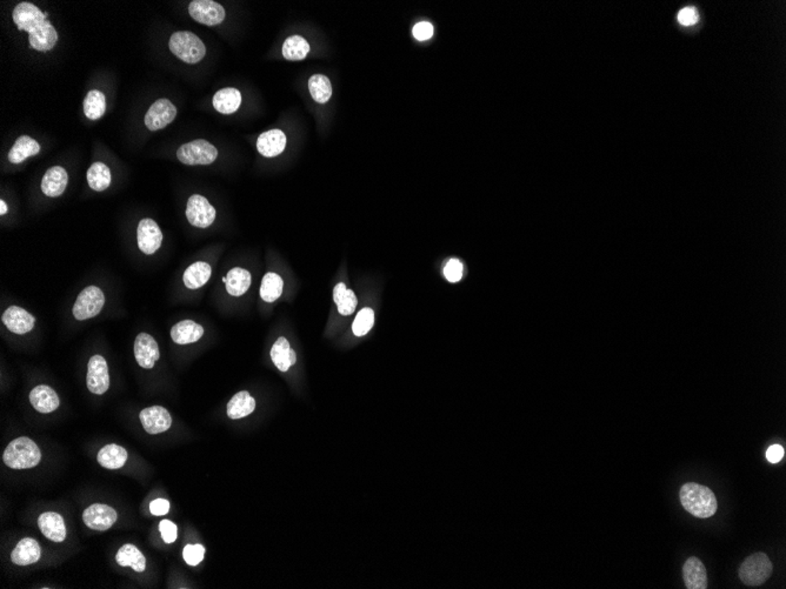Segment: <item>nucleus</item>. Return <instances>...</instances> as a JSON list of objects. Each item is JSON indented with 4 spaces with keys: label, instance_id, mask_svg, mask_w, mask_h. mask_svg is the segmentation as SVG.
<instances>
[{
    "label": "nucleus",
    "instance_id": "f3484780",
    "mask_svg": "<svg viewBox=\"0 0 786 589\" xmlns=\"http://www.w3.org/2000/svg\"><path fill=\"white\" fill-rule=\"evenodd\" d=\"M287 147V135L280 130H270L259 135L257 140V150L262 157L273 158L283 153Z\"/></svg>",
    "mask_w": 786,
    "mask_h": 589
},
{
    "label": "nucleus",
    "instance_id": "393cba45",
    "mask_svg": "<svg viewBox=\"0 0 786 589\" xmlns=\"http://www.w3.org/2000/svg\"><path fill=\"white\" fill-rule=\"evenodd\" d=\"M204 335L203 326L192 320L180 321L171 328V338L178 344H192Z\"/></svg>",
    "mask_w": 786,
    "mask_h": 589
},
{
    "label": "nucleus",
    "instance_id": "473e14b6",
    "mask_svg": "<svg viewBox=\"0 0 786 589\" xmlns=\"http://www.w3.org/2000/svg\"><path fill=\"white\" fill-rule=\"evenodd\" d=\"M87 183L89 186L96 192H103L107 190L111 185V171L103 162H94L87 171Z\"/></svg>",
    "mask_w": 786,
    "mask_h": 589
},
{
    "label": "nucleus",
    "instance_id": "20e7f679",
    "mask_svg": "<svg viewBox=\"0 0 786 589\" xmlns=\"http://www.w3.org/2000/svg\"><path fill=\"white\" fill-rule=\"evenodd\" d=\"M773 562L765 553H755L746 558L738 571L741 583L750 587L760 586L773 574Z\"/></svg>",
    "mask_w": 786,
    "mask_h": 589
},
{
    "label": "nucleus",
    "instance_id": "b1692460",
    "mask_svg": "<svg viewBox=\"0 0 786 589\" xmlns=\"http://www.w3.org/2000/svg\"><path fill=\"white\" fill-rule=\"evenodd\" d=\"M270 354L275 366L282 372H287L297 362L296 352L291 348L290 342L284 337H280L275 342Z\"/></svg>",
    "mask_w": 786,
    "mask_h": 589
},
{
    "label": "nucleus",
    "instance_id": "423d86ee",
    "mask_svg": "<svg viewBox=\"0 0 786 589\" xmlns=\"http://www.w3.org/2000/svg\"><path fill=\"white\" fill-rule=\"evenodd\" d=\"M105 305V296L97 286L84 288L73 305V317L83 321L97 317Z\"/></svg>",
    "mask_w": 786,
    "mask_h": 589
},
{
    "label": "nucleus",
    "instance_id": "39448f33",
    "mask_svg": "<svg viewBox=\"0 0 786 589\" xmlns=\"http://www.w3.org/2000/svg\"><path fill=\"white\" fill-rule=\"evenodd\" d=\"M217 157V148L204 139L184 144L177 151L179 162L189 166L210 165Z\"/></svg>",
    "mask_w": 786,
    "mask_h": 589
},
{
    "label": "nucleus",
    "instance_id": "f03ea898",
    "mask_svg": "<svg viewBox=\"0 0 786 589\" xmlns=\"http://www.w3.org/2000/svg\"><path fill=\"white\" fill-rule=\"evenodd\" d=\"M42 453L38 446L26 437L14 439L5 448L3 460L5 465L13 469H28L40 462Z\"/></svg>",
    "mask_w": 786,
    "mask_h": 589
},
{
    "label": "nucleus",
    "instance_id": "ddd939ff",
    "mask_svg": "<svg viewBox=\"0 0 786 589\" xmlns=\"http://www.w3.org/2000/svg\"><path fill=\"white\" fill-rule=\"evenodd\" d=\"M138 247L143 253L151 255L158 251L162 242V233L158 224L152 219H143L137 228Z\"/></svg>",
    "mask_w": 786,
    "mask_h": 589
},
{
    "label": "nucleus",
    "instance_id": "a878e982",
    "mask_svg": "<svg viewBox=\"0 0 786 589\" xmlns=\"http://www.w3.org/2000/svg\"><path fill=\"white\" fill-rule=\"evenodd\" d=\"M40 152V145L28 135H21L16 140L14 145L11 148L7 160L11 164H21L26 159L33 155H38Z\"/></svg>",
    "mask_w": 786,
    "mask_h": 589
},
{
    "label": "nucleus",
    "instance_id": "9b49d317",
    "mask_svg": "<svg viewBox=\"0 0 786 589\" xmlns=\"http://www.w3.org/2000/svg\"><path fill=\"white\" fill-rule=\"evenodd\" d=\"M177 117V107L169 99H158L148 108L145 126L150 131H159L171 124Z\"/></svg>",
    "mask_w": 786,
    "mask_h": 589
},
{
    "label": "nucleus",
    "instance_id": "f8f14e48",
    "mask_svg": "<svg viewBox=\"0 0 786 589\" xmlns=\"http://www.w3.org/2000/svg\"><path fill=\"white\" fill-rule=\"evenodd\" d=\"M117 512L112 507L94 503L84 510L83 521L87 527L94 531H107L117 521Z\"/></svg>",
    "mask_w": 786,
    "mask_h": 589
},
{
    "label": "nucleus",
    "instance_id": "c03bdc74",
    "mask_svg": "<svg viewBox=\"0 0 786 589\" xmlns=\"http://www.w3.org/2000/svg\"><path fill=\"white\" fill-rule=\"evenodd\" d=\"M677 18H678L680 24L690 26V25L696 24L697 21H698V12H697L694 7H684L680 11Z\"/></svg>",
    "mask_w": 786,
    "mask_h": 589
},
{
    "label": "nucleus",
    "instance_id": "aec40b11",
    "mask_svg": "<svg viewBox=\"0 0 786 589\" xmlns=\"http://www.w3.org/2000/svg\"><path fill=\"white\" fill-rule=\"evenodd\" d=\"M683 578L687 589H707V568L696 556L687 559L683 567Z\"/></svg>",
    "mask_w": 786,
    "mask_h": 589
},
{
    "label": "nucleus",
    "instance_id": "5701e85b",
    "mask_svg": "<svg viewBox=\"0 0 786 589\" xmlns=\"http://www.w3.org/2000/svg\"><path fill=\"white\" fill-rule=\"evenodd\" d=\"M28 42L35 51L46 52L55 47L58 42V33L49 21L40 28L28 33Z\"/></svg>",
    "mask_w": 786,
    "mask_h": 589
},
{
    "label": "nucleus",
    "instance_id": "4468645a",
    "mask_svg": "<svg viewBox=\"0 0 786 589\" xmlns=\"http://www.w3.org/2000/svg\"><path fill=\"white\" fill-rule=\"evenodd\" d=\"M143 427L148 434H160L167 431L172 425V417L166 408L152 406L144 408L139 415Z\"/></svg>",
    "mask_w": 786,
    "mask_h": 589
},
{
    "label": "nucleus",
    "instance_id": "79ce46f5",
    "mask_svg": "<svg viewBox=\"0 0 786 589\" xmlns=\"http://www.w3.org/2000/svg\"><path fill=\"white\" fill-rule=\"evenodd\" d=\"M159 531H160V534H162V540L165 541L166 544H172V542L177 540L178 529H177V526L173 524L172 521H160V524H159Z\"/></svg>",
    "mask_w": 786,
    "mask_h": 589
},
{
    "label": "nucleus",
    "instance_id": "6e6552de",
    "mask_svg": "<svg viewBox=\"0 0 786 589\" xmlns=\"http://www.w3.org/2000/svg\"><path fill=\"white\" fill-rule=\"evenodd\" d=\"M189 13L196 23L206 26L219 25L226 17L224 7L212 0H194L189 5Z\"/></svg>",
    "mask_w": 786,
    "mask_h": 589
},
{
    "label": "nucleus",
    "instance_id": "49530a36",
    "mask_svg": "<svg viewBox=\"0 0 786 589\" xmlns=\"http://www.w3.org/2000/svg\"><path fill=\"white\" fill-rule=\"evenodd\" d=\"M784 456V448L780 444H773L766 451V458L770 462L773 464H777L780 462Z\"/></svg>",
    "mask_w": 786,
    "mask_h": 589
},
{
    "label": "nucleus",
    "instance_id": "a19ab883",
    "mask_svg": "<svg viewBox=\"0 0 786 589\" xmlns=\"http://www.w3.org/2000/svg\"><path fill=\"white\" fill-rule=\"evenodd\" d=\"M444 274L446 276V279L451 283H457L459 280L462 279L463 276V265L462 262L452 259L446 264L444 269Z\"/></svg>",
    "mask_w": 786,
    "mask_h": 589
},
{
    "label": "nucleus",
    "instance_id": "2f4dec72",
    "mask_svg": "<svg viewBox=\"0 0 786 589\" xmlns=\"http://www.w3.org/2000/svg\"><path fill=\"white\" fill-rule=\"evenodd\" d=\"M211 273H212V269L207 262H194L190 267H187L184 273V284L187 288L196 290L204 286L210 280Z\"/></svg>",
    "mask_w": 786,
    "mask_h": 589
},
{
    "label": "nucleus",
    "instance_id": "de8ad7c7",
    "mask_svg": "<svg viewBox=\"0 0 786 589\" xmlns=\"http://www.w3.org/2000/svg\"><path fill=\"white\" fill-rule=\"evenodd\" d=\"M7 211H9V208H7L6 203L4 200H0V214L4 215V214L7 213Z\"/></svg>",
    "mask_w": 786,
    "mask_h": 589
},
{
    "label": "nucleus",
    "instance_id": "a211bd4d",
    "mask_svg": "<svg viewBox=\"0 0 786 589\" xmlns=\"http://www.w3.org/2000/svg\"><path fill=\"white\" fill-rule=\"evenodd\" d=\"M67 183H69V176L66 169L62 166H53L48 169L43 176V193L50 198L60 196L65 192Z\"/></svg>",
    "mask_w": 786,
    "mask_h": 589
},
{
    "label": "nucleus",
    "instance_id": "4c0bfd02",
    "mask_svg": "<svg viewBox=\"0 0 786 589\" xmlns=\"http://www.w3.org/2000/svg\"><path fill=\"white\" fill-rule=\"evenodd\" d=\"M309 91L318 103H326L332 96L331 82L323 74H314L309 79Z\"/></svg>",
    "mask_w": 786,
    "mask_h": 589
},
{
    "label": "nucleus",
    "instance_id": "a18cd8bd",
    "mask_svg": "<svg viewBox=\"0 0 786 589\" xmlns=\"http://www.w3.org/2000/svg\"><path fill=\"white\" fill-rule=\"evenodd\" d=\"M150 510L155 517H162L169 513L170 503L165 499L153 500L150 505Z\"/></svg>",
    "mask_w": 786,
    "mask_h": 589
},
{
    "label": "nucleus",
    "instance_id": "9d476101",
    "mask_svg": "<svg viewBox=\"0 0 786 589\" xmlns=\"http://www.w3.org/2000/svg\"><path fill=\"white\" fill-rule=\"evenodd\" d=\"M46 16L48 14L39 10L35 4L28 3V1L18 4L12 13L14 24L17 25V28L28 33L45 24L48 21Z\"/></svg>",
    "mask_w": 786,
    "mask_h": 589
},
{
    "label": "nucleus",
    "instance_id": "72a5a7b5",
    "mask_svg": "<svg viewBox=\"0 0 786 589\" xmlns=\"http://www.w3.org/2000/svg\"><path fill=\"white\" fill-rule=\"evenodd\" d=\"M333 300L338 307L339 313L342 315H351L358 305V300L355 292L346 288V285L339 283L333 288Z\"/></svg>",
    "mask_w": 786,
    "mask_h": 589
},
{
    "label": "nucleus",
    "instance_id": "c756f323",
    "mask_svg": "<svg viewBox=\"0 0 786 589\" xmlns=\"http://www.w3.org/2000/svg\"><path fill=\"white\" fill-rule=\"evenodd\" d=\"M255 410V400L250 396L248 391H242L233 396L228 403V417L232 420L242 419L253 413Z\"/></svg>",
    "mask_w": 786,
    "mask_h": 589
},
{
    "label": "nucleus",
    "instance_id": "c9c22d12",
    "mask_svg": "<svg viewBox=\"0 0 786 589\" xmlns=\"http://www.w3.org/2000/svg\"><path fill=\"white\" fill-rule=\"evenodd\" d=\"M309 52H310V44L301 35H292L284 43L283 55L287 60L299 62L306 58Z\"/></svg>",
    "mask_w": 786,
    "mask_h": 589
},
{
    "label": "nucleus",
    "instance_id": "0eeeda50",
    "mask_svg": "<svg viewBox=\"0 0 786 589\" xmlns=\"http://www.w3.org/2000/svg\"><path fill=\"white\" fill-rule=\"evenodd\" d=\"M187 218L192 226L198 228H210L216 219V210L207 201L206 198L194 194L187 200Z\"/></svg>",
    "mask_w": 786,
    "mask_h": 589
},
{
    "label": "nucleus",
    "instance_id": "1a4fd4ad",
    "mask_svg": "<svg viewBox=\"0 0 786 589\" xmlns=\"http://www.w3.org/2000/svg\"><path fill=\"white\" fill-rule=\"evenodd\" d=\"M87 388L96 396H103L110 387L107 362L101 355H94L87 365Z\"/></svg>",
    "mask_w": 786,
    "mask_h": 589
},
{
    "label": "nucleus",
    "instance_id": "cd10ccee",
    "mask_svg": "<svg viewBox=\"0 0 786 589\" xmlns=\"http://www.w3.org/2000/svg\"><path fill=\"white\" fill-rule=\"evenodd\" d=\"M251 273L248 269L235 267L228 271V276L223 281L226 285V291L230 296H240L248 292L251 286Z\"/></svg>",
    "mask_w": 786,
    "mask_h": 589
},
{
    "label": "nucleus",
    "instance_id": "ea45409f",
    "mask_svg": "<svg viewBox=\"0 0 786 589\" xmlns=\"http://www.w3.org/2000/svg\"><path fill=\"white\" fill-rule=\"evenodd\" d=\"M204 555H205V548L201 544H187V547L184 548V560L187 565H199L200 562L203 561Z\"/></svg>",
    "mask_w": 786,
    "mask_h": 589
},
{
    "label": "nucleus",
    "instance_id": "412c9836",
    "mask_svg": "<svg viewBox=\"0 0 786 589\" xmlns=\"http://www.w3.org/2000/svg\"><path fill=\"white\" fill-rule=\"evenodd\" d=\"M30 403L39 413L48 414L55 412L60 401L55 390L46 385H40L35 387L30 393Z\"/></svg>",
    "mask_w": 786,
    "mask_h": 589
},
{
    "label": "nucleus",
    "instance_id": "7c9ffc66",
    "mask_svg": "<svg viewBox=\"0 0 786 589\" xmlns=\"http://www.w3.org/2000/svg\"><path fill=\"white\" fill-rule=\"evenodd\" d=\"M116 560L118 565H121V567H132L135 572L143 573L146 568L145 556L138 548L131 544H124L118 551Z\"/></svg>",
    "mask_w": 786,
    "mask_h": 589
},
{
    "label": "nucleus",
    "instance_id": "bb28decb",
    "mask_svg": "<svg viewBox=\"0 0 786 589\" xmlns=\"http://www.w3.org/2000/svg\"><path fill=\"white\" fill-rule=\"evenodd\" d=\"M214 106L221 114L235 113L242 103V94L237 89L226 87L214 94Z\"/></svg>",
    "mask_w": 786,
    "mask_h": 589
},
{
    "label": "nucleus",
    "instance_id": "4be33fe9",
    "mask_svg": "<svg viewBox=\"0 0 786 589\" xmlns=\"http://www.w3.org/2000/svg\"><path fill=\"white\" fill-rule=\"evenodd\" d=\"M40 555L42 551L38 542L35 539L26 538L18 542L11 553V560L18 566H28L38 561Z\"/></svg>",
    "mask_w": 786,
    "mask_h": 589
},
{
    "label": "nucleus",
    "instance_id": "f704fd0d",
    "mask_svg": "<svg viewBox=\"0 0 786 589\" xmlns=\"http://www.w3.org/2000/svg\"><path fill=\"white\" fill-rule=\"evenodd\" d=\"M284 281L277 273H266L260 285V296L265 303H275L283 294Z\"/></svg>",
    "mask_w": 786,
    "mask_h": 589
},
{
    "label": "nucleus",
    "instance_id": "58836bf2",
    "mask_svg": "<svg viewBox=\"0 0 786 589\" xmlns=\"http://www.w3.org/2000/svg\"><path fill=\"white\" fill-rule=\"evenodd\" d=\"M373 324H375V312L369 307H366L357 314L352 325V331L357 337H362L371 331Z\"/></svg>",
    "mask_w": 786,
    "mask_h": 589
},
{
    "label": "nucleus",
    "instance_id": "37998d69",
    "mask_svg": "<svg viewBox=\"0 0 786 589\" xmlns=\"http://www.w3.org/2000/svg\"><path fill=\"white\" fill-rule=\"evenodd\" d=\"M432 35H433V26H432L431 23L421 21V23L414 25V37L419 42L428 40V39L431 38Z\"/></svg>",
    "mask_w": 786,
    "mask_h": 589
},
{
    "label": "nucleus",
    "instance_id": "e433bc0d",
    "mask_svg": "<svg viewBox=\"0 0 786 589\" xmlns=\"http://www.w3.org/2000/svg\"><path fill=\"white\" fill-rule=\"evenodd\" d=\"M106 111V98L101 91L91 90L84 100V113L91 120H98Z\"/></svg>",
    "mask_w": 786,
    "mask_h": 589
},
{
    "label": "nucleus",
    "instance_id": "f257e3e1",
    "mask_svg": "<svg viewBox=\"0 0 786 589\" xmlns=\"http://www.w3.org/2000/svg\"><path fill=\"white\" fill-rule=\"evenodd\" d=\"M680 503L693 517L707 519L717 512L718 503L714 493L699 483H687L680 492Z\"/></svg>",
    "mask_w": 786,
    "mask_h": 589
},
{
    "label": "nucleus",
    "instance_id": "dca6fc26",
    "mask_svg": "<svg viewBox=\"0 0 786 589\" xmlns=\"http://www.w3.org/2000/svg\"><path fill=\"white\" fill-rule=\"evenodd\" d=\"M135 357L138 365L143 369H151L155 367V361H158L160 353H159L158 344L155 338L148 333H139L135 342Z\"/></svg>",
    "mask_w": 786,
    "mask_h": 589
},
{
    "label": "nucleus",
    "instance_id": "7ed1b4c3",
    "mask_svg": "<svg viewBox=\"0 0 786 589\" xmlns=\"http://www.w3.org/2000/svg\"><path fill=\"white\" fill-rule=\"evenodd\" d=\"M169 47L177 58L187 64H196L206 55L204 43L189 31L175 32L170 38Z\"/></svg>",
    "mask_w": 786,
    "mask_h": 589
},
{
    "label": "nucleus",
    "instance_id": "c85d7f7f",
    "mask_svg": "<svg viewBox=\"0 0 786 589\" xmlns=\"http://www.w3.org/2000/svg\"><path fill=\"white\" fill-rule=\"evenodd\" d=\"M97 459L99 465L104 469H121L125 462L128 461V451L118 444H107L100 449Z\"/></svg>",
    "mask_w": 786,
    "mask_h": 589
},
{
    "label": "nucleus",
    "instance_id": "2eb2a0df",
    "mask_svg": "<svg viewBox=\"0 0 786 589\" xmlns=\"http://www.w3.org/2000/svg\"><path fill=\"white\" fill-rule=\"evenodd\" d=\"M1 321L9 331L21 335L31 332L35 325V318L18 306L9 307L1 315Z\"/></svg>",
    "mask_w": 786,
    "mask_h": 589
},
{
    "label": "nucleus",
    "instance_id": "6ab92c4d",
    "mask_svg": "<svg viewBox=\"0 0 786 589\" xmlns=\"http://www.w3.org/2000/svg\"><path fill=\"white\" fill-rule=\"evenodd\" d=\"M38 526L43 534L49 540L62 542L66 538L65 521L55 512H46L38 517Z\"/></svg>",
    "mask_w": 786,
    "mask_h": 589
}]
</instances>
